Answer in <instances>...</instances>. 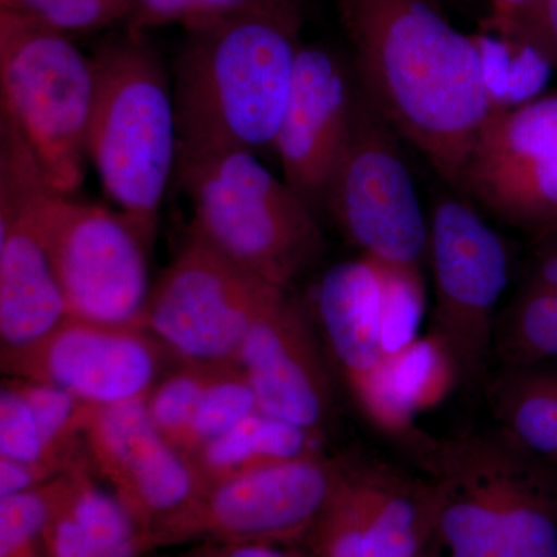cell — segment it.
I'll use <instances>...</instances> for the list:
<instances>
[{
	"label": "cell",
	"mask_w": 557,
	"mask_h": 557,
	"mask_svg": "<svg viewBox=\"0 0 557 557\" xmlns=\"http://www.w3.org/2000/svg\"><path fill=\"white\" fill-rule=\"evenodd\" d=\"M355 76L395 132L457 188L491 110L475 35L432 0H333Z\"/></svg>",
	"instance_id": "obj_1"
},
{
	"label": "cell",
	"mask_w": 557,
	"mask_h": 557,
	"mask_svg": "<svg viewBox=\"0 0 557 557\" xmlns=\"http://www.w3.org/2000/svg\"><path fill=\"white\" fill-rule=\"evenodd\" d=\"M304 14H251L189 28L175 61L180 161L273 149Z\"/></svg>",
	"instance_id": "obj_2"
},
{
	"label": "cell",
	"mask_w": 557,
	"mask_h": 557,
	"mask_svg": "<svg viewBox=\"0 0 557 557\" xmlns=\"http://www.w3.org/2000/svg\"><path fill=\"white\" fill-rule=\"evenodd\" d=\"M420 468L434 482L446 557H557V468L497 429L437 438Z\"/></svg>",
	"instance_id": "obj_3"
},
{
	"label": "cell",
	"mask_w": 557,
	"mask_h": 557,
	"mask_svg": "<svg viewBox=\"0 0 557 557\" xmlns=\"http://www.w3.org/2000/svg\"><path fill=\"white\" fill-rule=\"evenodd\" d=\"M90 60L95 95L87 157L109 199L152 247L177 168L174 86L141 33L102 40Z\"/></svg>",
	"instance_id": "obj_4"
},
{
	"label": "cell",
	"mask_w": 557,
	"mask_h": 557,
	"mask_svg": "<svg viewBox=\"0 0 557 557\" xmlns=\"http://www.w3.org/2000/svg\"><path fill=\"white\" fill-rule=\"evenodd\" d=\"M190 234L249 273L284 289L325 249L317 212L258 153L233 150L180 161Z\"/></svg>",
	"instance_id": "obj_5"
},
{
	"label": "cell",
	"mask_w": 557,
	"mask_h": 557,
	"mask_svg": "<svg viewBox=\"0 0 557 557\" xmlns=\"http://www.w3.org/2000/svg\"><path fill=\"white\" fill-rule=\"evenodd\" d=\"M94 95L90 57L67 33L32 14L0 9V110L62 196L73 197L86 177Z\"/></svg>",
	"instance_id": "obj_6"
},
{
	"label": "cell",
	"mask_w": 557,
	"mask_h": 557,
	"mask_svg": "<svg viewBox=\"0 0 557 557\" xmlns=\"http://www.w3.org/2000/svg\"><path fill=\"white\" fill-rule=\"evenodd\" d=\"M288 293L189 233L150 288L141 325L183 361L237 366L251 330Z\"/></svg>",
	"instance_id": "obj_7"
},
{
	"label": "cell",
	"mask_w": 557,
	"mask_h": 557,
	"mask_svg": "<svg viewBox=\"0 0 557 557\" xmlns=\"http://www.w3.org/2000/svg\"><path fill=\"white\" fill-rule=\"evenodd\" d=\"M343 458L324 454L209 483L150 530L145 553L189 542H302L338 483Z\"/></svg>",
	"instance_id": "obj_8"
},
{
	"label": "cell",
	"mask_w": 557,
	"mask_h": 557,
	"mask_svg": "<svg viewBox=\"0 0 557 557\" xmlns=\"http://www.w3.org/2000/svg\"><path fill=\"white\" fill-rule=\"evenodd\" d=\"M325 208L361 255L387 265L421 267L428 259L429 222L403 156L401 137L361 87Z\"/></svg>",
	"instance_id": "obj_9"
},
{
	"label": "cell",
	"mask_w": 557,
	"mask_h": 557,
	"mask_svg": "<svg viewBox=\"0 0 557 557\" xmlns=\"http://www.w3.org/2000/svg\"><path fill=\"white\" fill-rule=\"evenodd\" d=\"M428 260L435 292L431 333L448 347L463 386L483 384L509 281L507 245L469 201L442 197L429 219Z\"/></svg>",
	"instance_id": "obj_10"
},
{
	"label": "cell",
	"mask_w": 557,
	"mask_h": 557,
	"mask_svg": "<svg viewBox=\"0 0 557 557\" xmlns=\"http://www.w3.org/2000/svg\"><path fill=\"white\" fill-rule=\"evenodd\" d=\"M40 230L70 318L143 327L150 247L123 212L51 189Z\"/></svg>",
	"instance_id": "obj_11"
},
{
	"label": "cell",
	"mask_w": 557,
	"mask_h": 557,
	"mask_svg": "<svg viewBox=\"0 0 557 557\" xmlns=\"http://www.w3.org/2000/svg\"><path fill=\"white\" fill-rule=\"evenodd\" d=\"M49 190L27 139L0 110L2 354L33 346L69 318L40 230V205Z\"/></svg>",
	"instance_id": "obj_12"
},
{
	"label": "cell",
	"mask_w": 557,
	"mask_h": 557,
	"mask_svg": "<svg viewBox=\"0 0 557 557\" xmlns=\"http://www.w3.org/2000/svg\"><path fill=\"white\" fill-rule=\"evenodd\" d=\"M500 222L541 234L557 223V90L493 108L457 188Z\"/></svg>",
	"instance_id": "obj_13"
},
{
	"label": "cell",
	"mask_w": 557,
	"mask_h": 557,
	"mask_svg": "<svg viewBox=\"0 0 557 557\" xmlns=\"http://www.w3.org/2000/svg\"><path fill=\"white\" fill-rule=\"evenodd\" d=\"M434 482L373 457L344 460L304 539L310 557H417L435 542Z\"/></svg>",
	"instance_id": "obj_14"
},
{
	"label": "cell",
	"mask_w": 557,
	"mask_h": 557,
	"mask_svg": "<svg viewBox=\"0 0 557 557\" xmlns=\"http://www.w3.org/2000/svg\"><path fill=\"white\" fill-rule=\"evenodd\" d=\"M160 341L148 330L67 318L46 338L2 354L9 379L49 383L90 406L148 397L160 368Z\"/></svg>",
	"instance_id": "obj_15"
},
{
	"label": "cell",
	"mask_w": 557,
	"mask_h": 557,
	"mask_svg": "<svg viewBox=\"0 0 557 557\" xmlns=\"http://www.w3.org/2000/svg\"><path fill=\"white\" fill-rule=\"evenodd\" d=\"M84 449L95 474L108 483L139 531H149L200 490L189 458L153 426L146 398L91 406Z\"/></svg>",
	"instance_id": "obj_16"
},
{
	"label": "cell",
	"mask_w": 557,
	"mask_h": 557,
	"mask_svg": "<svg viewBox=\"0 0 557 557\" xmlns=\"http://www.w3.org/2000/svg\"><path fill=\"white\" fill-rule=\"evenodd\" d=\"M358 90L350 62L329 47L302 42L273 149L285 183L314 212L325 208L330 180L350 137Z\"/></svg>",
	"instance_id": "obj_17"
},
{
	"label": "cell",
	"mask_w": 557,
	"mask_h": 557,
	"mask_svg": "<svg viewBox=\"0 0 557 557\" xmlns=\"http://www.w3.org/2000/svg\"><path fill=\"white\" fill-rule=\"evenodd\" d=\"M314 307L333 361L359 412L381 420L397 405L381 338L383 271L369 256L325 271Z\"/></svg>",
	"instance_id": "obj_18"
},
{
	"label": "cell",
	"mask_w": 557,
	"mask_h": 557,
	"mask_svg": "<svg viewBox=\"0 0 557 557\" xmlns=\"http://www.w3.org/2000/svg\"><path fill=\"white\" fill-rule=\"evenodd\" d=\"M260 412L322 434L333 409L332 383L309 311L292 295L265 314L237 358Z\"/></svg>",
	"instance_id": "obj_19"
},
{
	"label": "cell",
	"mask_w": 557,
	"mask_h": 557,
	"mask_svg": "<svg viewBox=\"0 0 557 557\" xmlns=\"http://www.w3.org/2000/svg\"><path fill=\"white\" fill-rule=\"evenodd\" d=\"M493 362L502 366L557 364V231L536 236L522 285L498 314Z\"/></svg>",
	"instance_id": "obj_20"
},
{
	"label": "cell",
	"mask_w": 557,
	"mask_h": 557,
	"mask_svg": "<svg viewBox=\"0 0 557 557\" xmlns=\"http://www.w3.org/2000/svg\"><path fill=\"white\" fill-rule=\"evenodd\" d=\"M483 384L497 431L557 468V364L502 366Z\"/></svg>",
	"instance_id": "obj_21"
},
{
	"label": "cell",
	"mask_w": 557,
	"mask_h": 557,
	"mask_svg": "<svg viewBox=\"0 0 557 557\" xmlns=\"http://www.w3.org/2000/svg\"><path fill=\"white\" fill-rule=\"evenodd\" d=\"M319 454H324L321 435L258 410L189 460L203 487L256 469Z\"/></svg>",
	"instance_id": "obj_22"
},
{
	"label": "cell",
	"mask_w": 557,
	"mask_h": 557,
	"mask_svg": "<svg viewBox=\"0 0 557 557\" xmlns=\"http://www.w3.org/2000/svg\"><path fill=\"white\" fill-rule=\"evenodd\" d=\"M388 375L397 397L417 417L437 409L461 384L448 347L431 332L388 358Z\"/></svg>",
	"instance_id": "obj_23"
},
{
	"label": "cell",
	"mask_w": 557,
	"mask_h": 557,
	"mask_svg": "<svg viewBox=\"0 0 557 557\" xmlns=\"http://www.w3.org/2000/svg\"><path fill=\"white\" fill-rule=\"evenodd\" d=\"M475 38L493 108L522 104L542 95L553 67L541 53L496 33H482Z\"/></svg>",
	"instance_id": "obj_24"
},
{
	"label": "cell",
	"mask_w": 557,
	"mask_h": 557,
	"mask_svg": "<svg viewBox=\"0 0 557 557\" xmlns=\"http://www.w3.org/2000/svg\"><path fill=\"white\" fill-rule=\"evenodd\" d=\"M251 14H302L299 0H134L126 30L178 24L185 30Z\"/></svg>",
	"instance_id": "obj_25"
},
{
	"label": "cell",
	"mask_w": 557,
	"mask_h": 557,
	"mask_svg": "<svg viewBox=\"0 0 557 557\" xmlns=\"http://www.w3.org/2000/svg\"><path fill=\"white\" fill-rule=\"evenodd\" d=\"M258 410L255 388L244 370L239 366H220L201 395L180 453L193 457Z\"/></svg>",
	"instance_id": "obj_26"
},
{
	"label": "cell",
	"mask_w": 557,
	"mask_h": 557,
	"mask_svg": "<svg viewBox=\"0 0 557 557\" xmlns=\"http://www.w3.org/2000/svg\"><path fill=\"white\" fill-rule=\"evenodd\" d=\"M219 368L183 361L182 368L170 373L149 392L146 408L150 420L172 448L180 449L201 395Z\"/></svg>",
	"instance_id": "obj_27"
},
{
	"label": "cell",
	"mask_w": 557,
	"mask_h": 557,
	"mask_svg": "<svg viewBox=\"0 0 557 557\" xmlns=\"http://www.w3.org/2000/svg\"><path fill=\"white\" fill-rule=\"evenodd\" d=\"M380 265L383 271L381 338L384 354L392 358L420 338L418 332L426 311V284L421 267L381 262Z\"/></svg>",
	"instance_id": "obj_28"
},
{
	"label": "cell",
	"mask_w": 557,
	"mask_h": 557,
	"mask_svg": "<svg viewBox=\"0 0 557 557\" xmlns=\"http://www.w3.org/2000/svg\"><path fill=\"white\" fill-rule=\"evenodd\" d=\"M57 479L0 497V557H44V531L53 509Z\"/></svg>",
	"instance_id": "obj_29"
},
{
	"label": "cell",
	"mask_w": 557,
	"mask_h": 557,
	"mask_svg": "<svg viewBox=\"0 0 557 557\" xmlns=\"http://www.w3.org/2000/svg\"><path fill=\"white\" fill-rule=\"evenodd\" d=\"M132 3L134 0H0V9L32 14L70 35L126 21Z\"/></svg>",
	"instance_id": "obj_30"
},
{
	"label": "cell",
	"mask_w": 557,
	"mask_h": 557,
	"mask_svg": "<svg viewBox=\"0 0 557 557\" xmlns=\"http://www.w3.org/2000/svg\"><path fill=\"white\" fill-rule=\"evenodd\" d=\"M0 457L65 472L50 460L35 413L9 380L0 392Z\"/></svg>",
	"instance_id": "obj_31"
},
{
	"label": "cell",
	"mask_w": 557,
	"mask_h": 557,
	"mask_svg": "<svg viewBox=\"0 0 557 557\" xmlns=\"http://www.w3.org/2000/svg\"><path fill=\"white\" fill-rule=\"evenodd\" d=\"M486 32L527 44L557 70V0H531L504 17H487Z\"/></svg>",
	"instance_id": "obj_32"
},
{
	"label": "cell",
	"mask_w": 557,
	"mask_h": 557,
	"mask_svg": "<svg viewBox=\"0 0 557 557\" xmlns=\"http://www.w3.org/2000/svg\"><path fill=\"white\" fill-rule=\"evenodd\" d=\"M60 475L53 469L42 465L22 463V461L0 457V497L35 490Z\"/></svg>",
	"instance_id": "obj_33"
},
{
	"label": "cell",
	"mask_w": 557,
	"mask_h": 557,
	"mask_svg": "<svg viewBox=\"0 0 557 557\" xmlns=\"http://www.w3.org/2000/svg\"><path fill=\"white\" fill-rule=\"evenodd\" d=\"M177 557H310L296 549L278 548V545L230 544V542H199L197 547Z\"/></svg>",
	"instance_id": "obj_34"
},
{
	"label": "cell",
	"mask_w": 557,
	"mask_h": 557,
	"mask_svg": "<svg viewBox=\"0 0 557 557\" xmlns=\"http://www.w3.org/2000/svg\"><path fill=\"white\" fill-rule=\"evenodd\" d=\"M531 0H487L490 3V17H504L520 7L527 5Z\"/></svg>",
	"instance_id": "obj_35"
},
{
	"label": "cell",
	"mask_w": 557,
	"mask_h": 557,
	"mask_svg": "<svg viewBox=\"0 0 557 557\" xmlns=\"http://www.w3.org/2000/svg\"><path fill=\"white\" fill-rule=\"evenodd\" d=\"M417 557H446V556L443 555L442 549L429 548V549H426V552L421 553V555L417 556Z\"/></svg>",
	"instance_id": "obj_36"
},
{
	"label": "cell",
	"mask_w": 557,
	"mask_h": 557,
	"mask_svg": "<svg viewBox=\"0 0 557 557\" xmlns=\"http://www.w3.org/2000/svg\"><path fill=\"white\" fill-rule=\"evenodd\" d=\"M547 230H555V231H557V223H555V225L549 226V228H547Z\"/></svg>",
	"instance_id": "obj_37"
},
{
	"label": "cell",
	"mask_w": 557,
	"mask_h": 557,
	"mask_svg": "<svg viewBox=\"0 0 557 557\" xmlns=\"http://www.w3.org/2000/svg\"><path fill=\"white\" fill-rule=\"evenodd\" d=\"M556 512H557V491H556Z\"/></svg>",
	"instance_id": "obj_38"
}]
</instances>
